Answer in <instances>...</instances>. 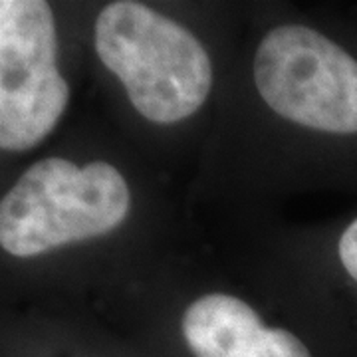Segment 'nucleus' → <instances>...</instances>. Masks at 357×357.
I'll return each mask as SVG.
<instances>
[{"label":"nucleus","mask_w":357,"mask_h":357,"mask_svg":"<svg viewBox=\"0 0 357 357\" xmlns=\"http://www.w3.org/2000/svg\"><path fill=\"white\" fill-rule=\"evenodd\" d=\"M96 50L145 119L169 126L187 119L213 86L203 44L185 26L153 8L119 0L96 20Z\"/></svg>","instance_id":"nucleus-1"},{"label":"nucleus","mask_w":357,"mask_h":357,"mask_svg":"<svg viewBox=\"0 0 357 357\" xmlns=\"http://www.w3.org/2000/svg\"><path fill=\"white\" fill-rule=\"evenodd\" d=\"M129 203L128 183L114 165L42 159L0 203V244L26 258L102 236L123 222Z\"/></svg>","instance_id":"nucleus-2"},{"label":"nucleus","mask_w":357,"mask_h":357,"mask_svg":"<svg viewBox=\"0 0 357 357\" xmlns=\"http://www.w3.org/2000/svg\"><path fill=\"white\" fill-rule=\"evenodd\" d=\"M255 82L262 100L294 123L357 133V62L316 30H270L256 50Z\"/></svg>","instance_id":"nucleus-3"},{"label":"nucleus","mask_w":357,"mask_h":357,"mask_svg":"<svg viewBox=\"0 0 357 357\" xmlns=\"http://www.w3.org/2000/svg\"><path fill=\"white\" fill-rule=\"evenodd\" d=\"M58 40L44 0L0 2V147H36L64 114L70 88L56 66Z\"/></svg>","instance_id":"nucleus-4"},{"label":"nucleus","mask_w":357,"mask_h":357,"mask_svg":"<svg viewBox=\"0 0 357 357\" xmlns=\"http://www.w3.org/2000/svg\"><path fill=\"white\" fill-rule=\"evenodd\" d=\"M183 335L197 357H312L288 330L266 328L252 307L229 294H206L183 316Z\"/></svg>","instance_id":"nucleus-5"},{"label":"nucleus","mask_w":357,"mask_h":357,"mask_svg":"<svg viewBox=\"0 0 357 357\" xmlns=\"http://www.w3.org/2000/svg\"><path fill=\"white\" fill-rule=\"evenodd\" d=\"M340 258L349 276L357 282V218L340 238Z\"/></svg>","instance_id":"nucleus-6"}]
</instances>
